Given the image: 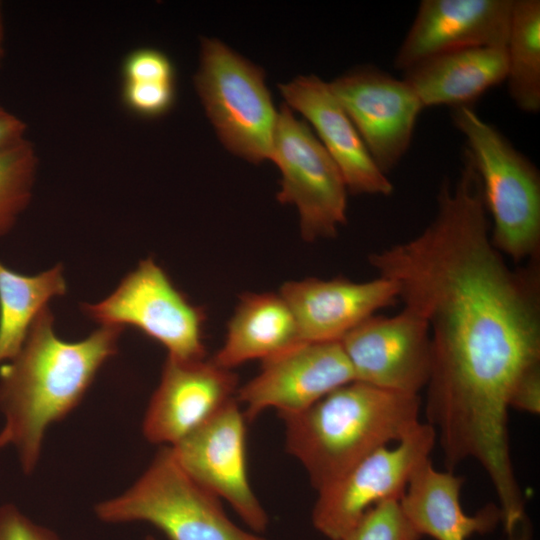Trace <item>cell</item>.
Returning <instances> with one entry per match:
<instances>
[{
    "label": "cell",
    "instance_id": "6da1fadb",
    "mask_svg": "<svg viewBox=\"0 0 540 540\" xmlns=\"http://www.w3.org/2000/svg\"><path fill=\"white\" fill-rule=\"evenodd\" d=\"M462 160L456 182L439 187L432 221L368 262L428 324L426 413L453 431L488 435L507 426L516 390L540 370V259L512 268L495 248L465 149Z\"/></svg>",
    "mask_w": 540,
    "mask_h": 540
},
{
    "label": "cell",
    "instance_id": "7a4b0ae2",
    "mask_svg": "<svg viewBox=\"0 0 540 540\" xmlns=\"http://www.w3.org/2000/svg\"><path fill=\"white\" fill-rule=\"evenodd\" d=\"M124 328L101 326L85 339L56 335L46 306L19 352L0 366V413L23 473L34 472L47 429L82 401L100 368L118 350Z\"/></svg>",
    "mask_w": 540,
    "mask_h": 540
},
{
    "label": "cell",
    "instance_id": "3957f363",
    "mask_svg": "<svg viewBox=\"0 0 540 540\" xmlns=\"http://www.w3.org/2000/svg\"><path fill=\"white\" fill-rule=\"evenodd\" d=\"M421 398L351 381L306 410L281 416L285 446L318 491L374 450L401 440L419 420Z\"/></svg>",
    "mask_w": 540,
    "mask_h": 540
},
{
    "label": "cell",
    "instance_id": "277c9868",
    "mask_svg": "<svg viewBox=\"0 0 540 540\" xmlns=\"http://www.w3.org/2000/svg\"><path fill=\"white\" fill-rule=\"evenodd\" d=\"M478 173L495 248L514 262L540 259V173L471 106L452 108Z\"/></svg>",
    "mask_w": 540,
    "mask_h": 540
},
{
    "label": "cell",
    "instance_id": "5b68a950",
    "mask_svg": "<svg viewBox=\"0 0 540 540\" xmlns=\"http://www.w3.org/2000/svg\"><path fill=\"white\" fill-rule=\"evenodd\" d=\"M94 512L109 524L146 522L169 540H268L236 525L220 499L190 477L167 446L131 487L96 504Z\"/></svg>",
    "mask_w": 540,
    "mask_h": 540
},
{
    "label": "cell",
    "instance_id": "8992f818",
    "mask_svg": "<svg viewBox=\"0 0 540 540\" xmlns=\"http://www.w3.org/2000/svg\"><path fill=\"white\" fill-rule=\"evenodd\" d=\"M197 94L222 144L251 163L271 160L277 112L263 70L216 38H202Z\"/></svg>",
    "mask_w": 540,
    "mask_h": 540
},
{
    "label": "cell",
    "instance_id": "52a82bcc",
    "mask_svg": "<svg viewBox=\"0 0 540 540\" xmlns=\"http://www.w3.org/2000/svg\"><path fill=\"white\" fill-rule=\"evenodd\" d=\"M81 309L101 326L138 329L163 345L169 357L205 358L204 311L189 302L152 258L141 260L107 298L83 303Z\"/></svg>",
    "mask_w": 540,
    "mask_h": 540
},
{
    "label": "cell",
    "instance_id": "ba28073f",
    "mask_svg": "<svg viewBox=\"0 0 540 540\" xmlns=\"http://www.w3.org/2000/svg\"><path fill=\"white\" fill-rule=\"evenodd\" d=\"M272 161L281 171L277 200L296 206L303 239L336 237L347 221V187L334 160L287 104L277 112Z\"/></svg>",
    "mask_w": 540,
    "mask_h": 540
},
{
    "label": "cell",
    "instance_id": "9c48e42d",
    "mask_svg": "<svg viewBox=\"0 0 540 540\" xmlns=\"http://www.w3.org/2000/svg\"><path fill=\"white\" fill-rule=\"evenodd\" d=\"M436 432L419 422L393 448L382 446L318 490L312 511L317 531L330 540L346 534L373 506L400 499L415 471L429 459Z\"/></svg>",
    "mask_w": 540,
    "mask_h": 540
},
{
    "label": "cell",
    "instance_id": "30bf717a",
    "mask_svg": "<svg viewBox=\"0 0 540 540\" xmlns=\"http://www.w3.org/2000/svg\"><path fill=\"white\" fill-rule=\"evenodd\" d=\"M169 448L182 469L226 501L252 532L267 529L269 516L249 481L246 418L236 398Z\"/></svg>",
    "mask_w": 540,
    "mask_h": 540
},
{
    "label": "cell",
    "instance_id": "8fae6325",
    "mask_svg": "<svg viewBox=\"0 0 540 540\" xmlns=\"http://www.w3.org/2000/svg\"><path fill=\"white\" fill-rule=\"evenodd\" d=\"M339 341L356 381L413 395L426 387L431 336L426 320L413 309L404 306L393 316L374 314Z\"/></svg>",
    "mask_w": 540,
    "mask_h": 540
},
{
    "label": "cell",
    "instance_id": "7c38bea8",
    "mask_svg": "<svg viewBox=\"0 0 540 540\" xmlns=\"http://www.w3.org/2000/svg\"><path fill=\"white\" fill-rule=\"evenodd\" d=\"M379 169L390 173L408 151L424 109L404 79L370 65L328 83Z\"/></svg>",
    "mask_w": 540,
    "mask_h": 540
},
{
    "label": "cell",
    "instance_id": "4fadbf2b",
    "mask_svg": "<svg viewBox=\"0 0 540 540\" xmlns=\"http://www.w3.org/2000/svg\"><path fill=\"white\" fill-rule=\"evenodd\" d=\"M354 380L340 341L301 342L262 361L259 373L238 388L236 400L249 421L270 408L281 417L306 410Z\"/></svg>",
    "mask_w": 540,
    "mask_h": 540
},
{
    "label": "cell",
    "instance_id": "5bb4252c",
    "mask_svg": "<svg viewBox=\"0 0 540 540\" xmlns=\"http://www.w3.org/2000/svg\"><path fill=\"white\" fill-rule=\"evenodd\" d=\"M237 376L212 359L167 357L147 406L142 431L154 444L173 446L236 398Z\"/></svg>",
    "mask_w": 540,
    "mask_h": 540
},
{
    "label": "cell",
    "instance_id": "9a60e30c",
    "mask_svg": "<svg viewBox=\"0 0 540 540\" xmlns=\"http://www.w3.org/2000/svg\"><path fill=\"white\" fill-rule=\"evenodd\" d=\"M513 0H423L394 57L405 72L430 57L472 47H506Z\"/></svg>",
    "mask_w": 540,
    "mask_h": 540
},
{
    "label": "cell",
    "instance_id": "2e32d148",
    "mask_svg": "<svg viewBox=\"0 0 540 540\" xmlns=\"http://www.w3.org/2000/svg\"><path fill=\"white\" fill-rule=\"evenodd\" d=\"M280 295L291 309L302 342L339 341L346 333L398 300L385 277L355 282L344 277L307 278L285 283Z\"/></svg>",
    "mask_w": 540,
    "mask_h": 540
},
{
    "label": "cell",
    "instance_id": "e0dca14e",
    "mask_svg": "<svg viewBox=\"0 0 540 540\" xmlns=\"http://www.w3.org/2000/svg\"><path fill=\"white\" fill-rule=\"evenodd\" d=\"M278 87L286 104L314 127L339 168L348 192L382 196L393 192V184L374 162L328 83L315 75H303Z\"/></svg>",
    "mask_w": 540,
    "mask_h": 540
},
{
    "label": "cell",
    "instance_id": "ac0fdd59",
    "mask_svg": "<svg viewBox=\"0 0 540 540\" xmlns=\"http://www.w3.org/2000/svg\"><path fill=\"white\" fill-rule=\"evenodd\" d=\"M464 478L452 470L439 471L430 459L411 477L400 506L413 528L435 540H467L475 533L493 530L501 521L499 507L489 504L474 515L466 514L460 503Z\"/></svg>",
    "mask_w": 540,
    "mask_h": 540
},
{
    "label": "cell",
    "instance_id": "d6986e66",
    "mask_svg": "<svg viewBox=\"0 0 540 540\" xmlns=\"http://www.w3.org/2000/svg\"><path fill=\"white\" fill-rule=\"evenodd\" d=\"M506 47H472L425 59L404 72L403 79L424 108L471 106L487 90L505 81Z\"/></svg>",
    "mask_w": 540,
    "mask_h": 540
},
{
    "label": "cell",
    "instance_id": "ffe728a7",
    "mask_svg": "<svg viewBox=\"0 0 540 540\" xmlns=\"http://www.w3.org/2000/svg\"><path fill=\"white\" fill-rule=\"evenodd\" d=\"M301 342L295 317L280 293H246L212 360L231 370L251 360L264 361Z\"/></svg>",
    "mask_w": 540,
    "mask_h": 540
},
{
    "label": "cell",
    "instance_id": "44dd1931",
    "mask_svg": "<svg viewBox=\"0 0 540 540\" xmlns=\"http://www.w3.org/2000/svg\"><path fill=\"white\" fill-rule=\"evenodd\" d=\"M66 291L61 264L36 275H24L0 261V366L19 352L48 302Z\"/></svg>",
    "mask_w": 540,
    "mask_h": 540
},
{
    "label": "cell",
    "instance_id": "7402d4cb",
    "mask_svg": "<svg viewBox=\"0 0 540 540\" xmlns=\"http://www.w3.org/2000/svg\"><path fill=\"white\" fill-rule=\"evenodd\" d=\"M508 92L523 112L540 110V1L513 0L506 43Z\"/></svg>",
    "mask_w": 540,
    "mask_h": 540
},
{
    "label": "cell",
    "instance_id": "603a6c76",
    "mask_svg": "<svg viewBox=\"0 0 540 540\" xmlns=\"http://www.w3.org/2000/svg\"><path fill=\"white\" fill-rule=\"evenodd\" d=\"M37 168L36 150L26 138L0 150V238L29 205Z\"/></svg>",
    "mask_w": 540,
    "mask_h": 540
},
{
    "label": "cell",
    "instance_id": "cb8c5ba5",
    "mask_svg": "<svg viewBox=\"0 0 540 540\" xmlns=\"http://www.w3.org/2000/svg\"><path fill=\"white\" fill-rule=\"evenodd\" d=\"M399 503L383 501L370 508L343 540H420Z\"/></svg>",
    "mask_w": 540,
    "mask_h": 540
},
{
    "label": "cell",
    "instance_id": "d4e9b609",
    "mask_svg": "<svg viewBox=\"0 0 540 540\" xmlns=\"http://www.w3.org/2000/svg\"><path fill=\"white\" fill-rule=\"evenodd\" d=\"M122 99L126 107L145 117L168 112L175 100L174 82H124Z\"/></svg>",
    "mask_w": 540,
    "mask_h": 540
},
{
    "label": "cell",
    "instance_id": "484cf974",
    "mask_svg": "<svg viewBox=\"0 0 540 540\" xmlns=\"http://www.w3.org/2000/svg\"><path fill=\"white\" fill-rule=\"evenodd\" d=\"M124 82H174V67L168 56L156 49L130 52L123 61Z\"/></svg>",
    "mask_w": 540,
    "mask_h": 540
},
{
    "label": "cell",
    "instance_id": "4316f807",
    "mask_svg": "<svg viewBox=\"0 0 540 540\" xmlns=\"http://www.w3.org/2000/svg\"><path fill=\"white\" fill-rule=\"evenodd\" d=\"M0 540H61L51 529L33 522L12 503L0 505Z\"/></svg>",
    "mask_w": 540,
    "mask_h": 540
},
{
    "label": "cell",
    "instance_id": "83f0119b",
    "mask_svg": "<svg viewBox=\"0 0 540 540\" xmlns=\"http://www.w3.org/2000/svg\"><path fill=\"white\" fill-rule=\"evenodd\" d=\"M26 124L0 105V150L25 139Z\"/></svg>",
    "mask_w": 540,
    "mask_h": 540
},
{
    "label": "cell",
    "instance_id": "f1b7e54d",
    "mask_svg": "<svg viewBox=\"0 0 540 540\" xmlns=\"http://www.w3.org/2000/svg\"><path fill=\"white\" fill-rule=\"evenodd\" d=\"M4 20H3V13H2V5L0 3V66L4 57Z\"/></svg>",
    "mask_w": 540,
    "mask_h": 540
},
{
    "label": "cell",
    "instance_id": "f546056e",
    "mask_svg": "<svg viewBox=\"0 0 540 540\" xmlns=\"http://www.w3.org/2000/svg\"><path fill=\"white\" fill-rule=\"evenodd\" d=\"M10 444V435L6 429L2 428L0 431V449Z\"/></svg>",
    "mask_w": 540,
    "mask_h": 540
},
{
    "label": "cell",
    "instance_id": "4dcf8cb0",
    "mask_svg": "<svg viewBox=\"0 0 540 540\" xmlns=\"http://www.w3.org/2000/svg\"><path fill=\"white\" fill-rule=\"evenodd\" d=\"M144 540H157V539L151 535H147Z\"/></svg>",
    "mask_w": 540,
    "mask_h": 540
}]
</instances>
